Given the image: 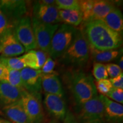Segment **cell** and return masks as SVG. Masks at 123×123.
<instances>
[{
  "label": "cell",
  "mask_w": 123,
  "mask_h": 123,
  "mask_svg": "<svg viewBox=\"0 0 123 123\" xmlns=\"http://www.w3.org/2000/svg\"><path fill=\"white\" fill-rule=\"evenodd\" d=\"M60 123V122L58 120H57L53 119V120H50L49 123Z\"/></svg>",
  "instance_id": "obj_39"
},
{
  "label": "cell",
  "mask_w": 123,
  "mask_h": 123,
  "mask_svg": "<svg viewBox=\"0 0 123 123\" xmlns=\"http://www.w3.org/2000/svg\"><path fill=\"white\" fill-rule=\"evenodd\" d=\"M105 66L108 76H110L111 78H116L123 74V71L120 68L117 64L107 63L105 64Z\"/></svg>",
  "instance_id": "obj_31"
},
{
  "label": "cell",
  "mask_w": 123,
  "mask_h": 123,
  "mask_svg": "<svg viewBox=\"0 0 123 123\" xmlns=\"http://www.w3.org/2000/svg\"><path fill=\"white\" fill-rule=\"evenodd\" d=\"M115 7L113 2L111 1L104 0L94 1L90 22L96 20L102 21Z\"/></svg>",
  "instance_id": "obj_19"
},
{
  "label": "cell",
  "mask_w": 123,
  "mask_h": 123,
  "mask_svg": "<svg viewBox=\"0 0 123 123\" xmlns=\"http://www.w3.org/2000/svg\"><path fill=\"white\" fill-rule=\"evenodd\" d=\"M93 75L97 80L108 79L109 76L105 64L95 62L93 66Z\"/></svg>",
  "instance_id": "obj_27"
},
{
  "label": "cell",
  "mask_w": 123,
  "mask_h": 123,
  "mask_svg": "<svg viewBox=\"0 0 123 123\" xmlns=\"http://www.w3.org/2000/svg\"><path fill=\"white\" fill-rule=\"evenodd\" d=\"M95 84L97 92H98L100 93V95L104 96H105V95L112 88L111 83L109 79H102L99 80H96Z\"/></svg>",
  "instance_id": "obj_28"
},
{
  "label": "cell",
  "mask_w": 123,
  "mask_h": 123,
  "mask_svg": "<svg viewBox=\"0 0 123 123\" xmlns=\"http://www.w3.org/2000/svg\"><path fill=\"white\" fill-rule=\"evenodd\" d=\"M33 17L44 24L61 23L59 10L55 5H46L35 1L33 6Z\"/></svg>",
  "instance_id": "obj_12"
},
{
  "label": "cell",
  "mask_w": 123,
  "mask_h": 123,
  "mask_svg": "<svg viewBox=\"0 0 123 123\" xmlns=\"http://www.w3.org/2000/svg\"><path fill=\"white\" fill-rule=\"evenodd\" d=\"M63 123H80L76 118L75 117V115L70 111H67L66 116L63 121Z\"/></svg>",
  "instance_id": "obj_34"
},
{
  "label": "cell",
  "mask_w": 123,
  "mask_h": 123,
  "mask_svg": "<svg viewBox=\"0 0 123 123\" xmlns=\"http://www.w3.org/2000/svg\"><path fill=\"white\" fill-rule=\"evenodd\" d=\"M15 37L22 44L25 51L37 49L34 34L31 26V21L27 15L18 21L13 29Z\"/></svg>",
  "instance_id": "obj_9"
},
{
  "label": "cell",
  "mask_w": 123,
  "mask_h": 123,
  "mask_svg": "<svg viewBox=\"0 0 123 123\" xmlns=\"http://www.w3.org/2000/svg\"><path fill=\"white\" fill-rule=\"evenodd\" d=\"M1 56L13 58L26 53L25 49L20 43L14 33L13 29H10L0 39Z\"/></svg>",
  "instance_id": "obj_10"
},
{
  "label": "cell",
  "mask_w": 123,
  "mask_h": 123,
  "mask_svg": "<svg viewBox=\"0 0 123 123\" xmlns=\"http://www.w3.org/2000/svg\"><path fill=\"white\" fill-rule=\"evenodd\" d=\"M0 123H13L11 121L7 120L4 119V118L0 117Z\"/></svg>",
  "instance_id": "obj_38"
},
{
  "label": "cell",
  "mask_w": 123,
  "mask_h": 123,
  "mask_svg": "<svg viewBox=\"0 0 123 123\" xmlns=\"http://www.w3.org/2000/svg\"><path fill=\"white\" fill-rule=\"evenodd\" d=\"M42 89L44 93L64 98V91L61 80L56 74H42Z\"/></svg>",
  "instance_id": "obj_16"
},
{
  "label": "cell",
  "mask_w": 123,
  "mask_h": 123,
  "mask_svg": "<svg viewBox=\"0 0 123 123\" xmlns=\"http://www.w3.org/2000/svg\"><path fill=\"white\" fill-rule=\"evenodd\" d=\"M94 1L92 0H82L79 1V10L82 14L83 25L90 22L91 15Z\"/></svg>",
  "instance_id": "obj_24"
},
{
  "label": "cell",
  "mask_w": 123,
  "mask_h": 123,
  "mask_svg": "<svg viewBox=\"0 0 123 123\" xmlns=\"http://www.w3.org/2000/svg\"><path fill=\"white\" fill-rule=\"evenodd\" d=\"M20 73L24 90L30 93L41 94L42 89L41 70L26 67L20 71Z\"/></svg>",
  "instance_id": "obj_11"
},
{
  "label": "cell",
  "mask_w": 123,
  "mask_h": 123,
  "mask_svg": "<svg viewBox=\"0 0 123 123\" xmlns=\"http://www.w3.org/2000/svg\"><path fill=\"white\" fill-rule=\"evenodd\" d=\"M2 112L13 123H31L23 107L21 99L2 108Z\"/></svg>",
  "instance_id": "obj_17"
},
{
  "label": "cell",
  "mask_w": 123,
  "mask_h": 123,
  "mask_svg": "<svg viewBox=\"0 0 123 123\" xmlns=\"http://www.w3.org/2000/svg\"><path fill=\"white\" fill-rule=\"evenodd\" d=\"M55 6L58 10H79L77 0H56Z\"/></svg>",
  "instance_id": "obj_26"
},
{
  "label": "cell",
  "mask_w": 123,
  "mask_h": 123,
  "mask_svg": "<svg viewBox=\"0 0 123 123\" xmlns=\"http://www.w3.org/2000/svg\"><path fill=\"white\" fill-rule=\"evenodd\" d=\"M90 56L96 63H108L117 59L120 55V51L111 50L99 51L90 47Z\"/></svg>",
  "instance_id": "obj_22"
},
{
  "label": "cell",
  "mask_w": 123,
  "mask_h": 123,
  "mask_svg": "<svg viewBox=\"0 0 123 123\" xmlns=\"http://www.w3.org/2000/svg\"><path fill=\"white\" fill-rule=\"evenodd\" d=\"M56 65V63L54 60L48 56L46 59L45 62L41 68V72L43 74H50L54 73V68Z\"/></svg>",
  "instance_id": "obj_30"
},
{
  "label": "cell",
  "mask_w": 123,
  "mask_h": 123,
  "mask_svg": "<svg viewBox=\"0 0 123 123\" xmlns=\"http://www.w3.org/2000/svg\"><path fill=\"white\" fill-rule=\"evenodd\" d=\"M1 46H0V54H1Z\"/></svg>",
  "instance_id": "obj_41"
},
{
  "label": "cell",
  "mask_w": 123,
  "mask_h": 123,
  "mask_svg": "<svg viewBox=\"0 0 123 123\" xmlns=\"http://www.w3.org/2000/svg\"><path fill=\"white\" fill-rule=\"evenodd\" d=\"M23 107L31 123H44L45 115L41 94H33L23 90L21 98Z\"/></svg>",
  "instance_id": "obj_6"
},
{
  "label": "cell",
  "mask_w": 123,
  "mask_h": 123,
  "mask_svg": "<svg viewBox=\"0 0 123 123\" xmlns=\"http://www.w3.org/2000/svg\"><path fill=\"white\" fill-rule=\"evenodd\" d=\"M75 116L80 123H106L104 105L99 95L81 105H76Z\"/></svg>",
  "instance_id": "obj_4"
},
{
  "label": "cell",
  "mask_w": 123,
  "mask_h": 123,
  "mask_svg": "<svg viewBox=\"0 0 123 123\" xmlns=\"http://www.w3.org/2000/svg\"><path fill=\"white\" fill-rule=\"evenodd\" d=\"M38 2L46 5H55V1L54 0H42L38 1Z\"/></svg>",
  "instance_id": "obj_36"
},
{
  "label": "cell",
  "mask_w": 123,
  "mask_h": 123,
  "mask_svg": "<svg viewBox=\"0 0 123 123\" xmlns=\"http://www.w3.org/2000/svg\"><path fill=\"white\" fill-rule=\"evenodd\" d=\"M0 63L5 66L6 68L12 70L21 71L26 67L21 56L6 58L0 56Z\"/></svg>",
  "instance_id": "obj_23"
},
{
  "label": "cell",
  "mask_w": 123,
  "mask_h": 123,
  "mask_svg": "<svg viewBox=\"0 0 123 123\" xmlns=\"http://www.w3.org/2000/svg\"><path fill=\"white\" fill-rule=\"evenodd\" d=\"M90 57V46L81 29H77L71 43L59 61L73 68L80 69L88 63Z\"/></svg>",
  "instance_id": "obj_3"
},
{
  "label": "cell",
  "mask_w": 123,
  "mask_h": 123,
  "mask_svg": "<svg viewBox=\"0 0 123 123\" xmlns=\"http://www.w3.org/2000/svg\"><path fill=\"white\" fill-rule=\"evenodd\" d=\"M107 98L117 103H123V90L112 87L110 91L105 95Z\"/></svg>",
  "instance_id": "obj_29"
},
{
  "label": "cell",
  "mask_w": 123,
  "mask_h": 123,
  "mask_svg": "<svg viewBox=\"0 0 123 123\" xmlns=\"http://www.w3.org/2000/svg\"><path fill=\"white\" fill-rule=\"evenodd\" d=\"M0 116H4V113H3L2 111H1V110H0Z\"/></svg>",
  "instance_id": "obj_40"
},
{
  "label": "cell",
  "mask_w": 123,
  "mask_h": 123,
  "mask_svg": "<svg viewBox=\"0 0 123 123\" xmlns=\"http://www.w3.org/2000/svg\"><path fill=\"white\" fill-rule=\"evenodd\" d=\"M119 59L118 60V64L117 65L119 67H120V68L121 69V70H123V55L119 56Z\"/></svg>",
  "instance_id": "obj_37"
},
{
  "label": "cell",
  "mask_w": 123,
  "mask_h": 123,
  "mask_svg": "<svg viewBox=\"0 0 123 123\" xmlns=\"http://www.w3.org/2000/svg\"><path fill=\"white\" fill-rule=\"evenodd\" d=\"M76 29L64 24L59 25L50 43L48 53L50 58L55 60L63 54L73 42Z\"/></svg>",
  "instance_id": "obj_5"
},
{
  "label": "cell",
  "mask_w": 123,
  "mask_h": 123,
  "mask_svg": "<svg viewBox=\"0 0 123 123\" xmlns=\"http://www.w3.org/2000/svg\"><path fill=\"white\" fill-rule=\"evenodd\" d=\"M10 27L4 13L0 10V39Z\"/></svg>",
  "instance_id": "obj_32"
},
{
  "label": "cell",
  "mask_w": 123,
  "mask_h": 123,
  "mask_svg": "<svg viewBox=\"0 0 123 123\" xmlns=\"http://www.w3.org/2000/svg\"><path fill=\"white\" fill-rule=\"evenodd\" d=\"M22 91L12 86L7 81H0V107L2 108L19 100Z\"/></svg>",
  "instance_id": "obj_15"
},
{
  "label": "cell",
  "mask_w": 123,
  "mask_h": 123,
  "mask_svg": "<svg viewBox=\"0 0 123 123\" xmlns=\"http://www.w3.org/2000/svg\"><path fill=\"white\" fill-rule=\"evenodd\" d=\"M47 57V54L40 50L29 51L21 56L26 67L37 70H41Z\"/></svg>",
  "instance_id": "obj_18"
},
{
  "label": "cell",
  "mask_w": 123,
  "mask_h": 123,
  "mask_svg": "<svg viewBox=\"0 0 123 123\" xmlns=\"http://www.w3.org/2000/svg\"><path fill=\"white\" fill-rule=\"evenodd\" d=\"M102 21L112 30L122 34L123 16L119 9L115 7Z\"/></svg>",
  "instance_id": "obj_20"
},
{
  "label": "cell",
  "mask_w": 123,
  "mask_h": 123,
  "mask_svg": "<svg viewBox=\"0 0 123 123\" xmlns=\"http://www.w3.org/2000/svg\"><path fill=\"white\" fill-rule=\"evenodd\" d=\"M8 69L0 63V81H6Z\"/></svg>",
  "instance_id": "obj_35"
},
{
  "label": "cell",
  "mask_w": 123,
  "mask_h": 123,
  "mask_svg": "<svg viewBox=\"0 0 123 123\" xmlns=\"http://www.w3.org/2000/svg\"><path fill=\"white\" fill-rule=\"evenodd\" d=\"M104 105V119L106 123H123V106L110 100L104 95H99Z\"/></svg>",
  "instance_id": "obj_14"
},
{
  "label": "cell",
  "mask_w": 123,
  "mask_h": 123,
  "mask_svg": "<svg viewBox=\"0 0 123 123\" xmlns=\"http://www.w3.org/2000/svg\"><path fill=\"white\" fill-rule=\"evenodd\" d=\"M83 26L81 29L89 46L95 50H117L122 45V34L112 30L103 21H91Z\"/></svg>",
  "instance_id": "obj_1"
},
{
  "label": "cell",
  "mask_w": 123,
  "mask_h": 123,
  "mask_svg": "<svg viewBox=\"0 0 123 123\" xmlns=\"http://www.w3.org/2000/svg\"><path fill=\"white\" fill-rule=\"evenodd\" d=\"M43 104L46 111L54 119L63 121L68 111L64 98L55 95L44 93Z\"/></svg>",
  "instance_id": "obj_13"
},
{
  "label": "cell",
  "mask_w": 123,
  "mask_h": 123,
  "mask_svg": "<svg viewBox=\"0 0 123 123\" xmlns=\"http://www.w3.org/2000/svg\"><path fill=\"white\" fill-rule=\"evenodd\" d=\"M31 21L37 49L48 54L52 38L59 24H44L33 17Z\"/></svg>",
  "instance_id": "obj_7"
},
{
  "label": "cell",
  "mask_w": 123,
  "mask_h": 123,
  "mask_svg": "<svg viewBox=\"0 0 123 123\" xmlns=\"http://www.w3.org/2000/svg\"><path fill=\"white\" fill-rule=\"evenodd\" d=\"M0 10L6 18L10 29H14L18 21L26 16V2L22 0H1Z\"/></svg>",
  "instance_id": "obj_8"
},
{
  "label": "cell",
  "mask_w": 123,
  "mask_h": 123,
  "mask_svg": "<svg viewBox=\"0 0 123 123\" xmlns=\"http://www.w3.org/2000/svg\"><path fill=\"white\" fill-rule=\"evenodd\" d=\"M110 82L111 83L112 87L116 88H123V74L120 75L114 78H110Z\"/></svg>",
  "instance_id": "obj_33"
},
{
  "label": "cell",
  "mask_w": 123,
  "mask_h": 123,
  "mask_svg": "<svg viewBox=\"0 0 123 123\" xmlns=\"http://www.w3.org/2000/svg\"><path fill=\"white\" fill-rule=\"evenodd\" d=\"M59 17L61 22L74 27L82 23V14L80 10H59Z\"/></svg>",
  "instance_id": "obj_21"
},
{
  "label": "cell",
  "mask_w": 123,
  "mask_h": 123,
  "mask_svg": "<svg viewBox=\"0 0 123 123\" xmlns=\"http://www.w3.org/2000/svg\"><path fill=\"white\" fill-rule=\"evenodd\" d=\"M64 81L76 105L85 103L98 95L93 77L81 69L72 68L66 72Z\"/></svg>",
  "instance_id": "obj_2"
},
{
  "label": "cell",
  "mask_w": 123,
  "mask_h": 123,
  "mask_svg": "<svg viewBox=\"0 0 123 123\" xmlns=\"http://www.w3.org/2000/svg\"><path fill=\"white\" fill-rule=\"evenodd\" d=\"M7 69H8V73H7V79L6 81L19 90H24V89L23 87L20 71Z\"/></svg>",
  "instance_id": "obj_25"
}]
</instances>
